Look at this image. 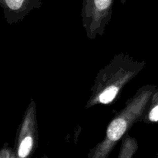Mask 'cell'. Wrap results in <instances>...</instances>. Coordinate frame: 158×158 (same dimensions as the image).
<instances>
[{"mask_svg": "<svg viewBox=\"0 0 158 158\" xmlns=\"http://www.w3.org/2000/svg\"><path fill=\"white\" fill-rule=\"evenodd\" d=\"M157 86L147 84L140 87L125 106L110 120L106 127L105 137L88 154V158H107L117 143L123 138L144 111L153 93Z\"/></svg>", "mask_w": 158, "mask_h": 158, "instance_id": "cell-2", "label": "cell"}, {"mask_svg": "<svg viewBox=\"0 0 158 158\" xmlns=\"http://www.w3.org/2000/svg\"><path fill=\"white\" fill-rule=\"evenodd\" d=\"M139 122L147 124L158 125V88L153 93L144 111L139 119Z\"/></svg>", "mask_w": 158, "mask_h": 158, "instance_id": "cell-6", "label": "cell"}, {"mask_svg": "<svg viewBox=\"0 0 158 158\" xmlns=\"http://www.w3.org/2000/svg\"><path fill=\"white\" fill-rule=\"evenodd\" d=\"M0 158H15V149H12L7 144H5L0 151Z\"/></svg>", "mask_w": 158, "mask_h": 158, "instance_id": "cell-8", "label": "cell"}, {"mask_svg": "<svg viewBox=\"0 0 158 158\" xmlns=\"http://www.w3.org/2000/svg\"><path fill=\"white\" fill-rule=\"evenodd\" d=\"M42 158H49V157H48L47 156H46V155H44V156H43V157H42Z\"/></svg>", "mask_w": 158, "mask_h": 158, "instance_id": "cell-10", "label": "cell"}, {"mask_svg": "<svg viewBox=\"0 0 158 158\" xmlns=\"http://www.w3.org/2000/svg\"><path fill=\"white\" fill-rule=\"evenodd\" d=\"M138 150V142L134 137L127 134L121 140L120 151L117 158H134Z\"/></svg>", "mask_w": 158, "mask_h": 158, "instance_id": "cell-7", "label": "cell"}, {"mask_svg": "<svg viewBox=\"0 0 158 158\" xmlns=\"http://www.w3.org/2000/svg\"><path fill=\"white\" fill-rule=\"evenodd\" d=\"M114 0H83L82 23L89 40L103 35L110 22Z\"/></svg>", "mask_w": 158, "mask_h": 158, "instance_id": "cell-3", "label": "cell"}, {"mask_svg": "<svg viewBox=\"0 0 158 158\" xmlns=\"http://www.w3.org/2000/svg\"><path fill=\"white\" fill-rule=\"evenodd\" d=\"M127 1V0H120V2H121L122 5H124Z\"/></svg>", "mask_w": 158, "mask_h": 158, "instance_id": "cell-9", "label": "cell"}, {"mask_svg": "<svg viewBox=\"0 0 158 158\" xmlns=\"http://www.w3.org/2000/svg\"><path fill=\"white\" fill-rule=\"evenodd\" d=\"M39 128L36 104L31 100L17 130L15 158H31L38 147Z\"/></svg>", "mask_w": 158, "mask_h": 158, "instance_id": "cell-4", "label": "cell"}, {"mask_svg": "<svg viewBox=\"0 0 158 158\" xmlns=\"http://www.w3.org/2000/svg\"><path fill=\"white\" fill-rule=\"evenodd\" d=\"M157 158H158V148H157Z\"/></svg>", "mask_w": 158, "mask_h": 158, "instance_id": "cell-11", "label": "cell"}, {"mask_svg": "<svg viewBox=\"0 0 158 158\" xmlns=\"http://www.w3.org/2000/svg\"><path fill=\"white\" fill-rule=\"evenodd\" d=\"M42 5V0H0V6L9 25L22 22L31 11L40 9Z\"/></svg>", "mask_w": 158, "mask_h": 158, "instance_id": "cell-5", "label": "cell"}, {"mask_svg": "<svg viewBox=\"0 0 158 158\" xmlns=\"http://www.w3.org/2000/svg\"><path fill=\"white\" fill-rule=\"evenodd\" d=\"M145 64L143 60H136L126 52L114 56L109 63L97 73L91 87V96L85 108L112 104L125 86L141 72Z\"/></svg>", "mask_w": 158, "mask_h": 158, "instance_id": "cell-1", "label": "cell"}]
</instances>
